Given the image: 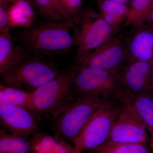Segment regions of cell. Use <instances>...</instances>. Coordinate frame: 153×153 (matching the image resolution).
<instances>
[{"label": "cell", "mask_w": 153, "mask_h": 153, "mask_svg": "<svg viewBox=\"0 0 153 153\" xmlns=\"http://www.w3.org/2000/svg\"><path fill=\"white\" fill-rule=\"evenodd\" d=\"M147 131L131 110L123 105L115 121L108 141L146 144L149 140Z\"/></svg>", "instance_id": "9c48e42d"}, {"label": "cell", "mask_w": 153, "mask_h": 153, "mask_svg": "<svg viewBox=\"0 0 153 153\" xmlns=\"http://www.w3.org/2000/svg\"><path fill=\"white\" fill-rule=\"evenodd\" d=\"M106 102L97 96L83 95L67 105L55 121L56 136L73 142L91 118Z\"/></svg>", "instance_id": "277c9868"}, {"label": "cell", "mask_w": 153, "mask_h": 153, "mask_svg": "<svg viewBox=\"0 0 153 153\" xmlns=\"http://www.w3.org/2000/svg\"><path fill=\"white\" fill-rule=\"evenodd\" d=\"M101 14L115 36L121 30L128 15V8L125 4L114 0H96Z\"/></svg>", "instance_id": "9a60e30c"}, {"label": "cell", "mask_w": 153, "mask_h": 153, "mask_svg": "<svg viewBox=\"0 0 153 153\" xmlns=\"http://www.w3.org/2000/svg\"><path fill=\"white\" fill-rule=\"evenodd\" d=\"M60 73L54 63L28 53L22 61L1 76L7 86L33 92Z\"/></svg>", "instance_id": "7a4b0ae2"}, {"label": "cell", "mask_w": 153, "mask_h": 153, "mask_svg": "<svg viewBox=\"0 0 153 153\" xmlns=\"http://www.w3.org/2000/svg\"><path fill=\"white\" fill-rule=\"evenodd\" d=\"M126 63V57L123 42L120 35H116L100 47L75 61L74 65L119 72Z\"/></svg>", "instance_id": "ba28073f"}, {"label": "cell", "mask_w": 153, "mask_h": 153, "mask_svg": "<svg viewBox=\"0 0 153 153\" xmlns=\"http://www.w3.org/2000/svg\"><path fill=\"white\" fill-rule=\"evenodd\" d=\"M72 30L75 46L77 47L75 61L114 36L101 14L92 8L82 10L74 20Z\"/></svg>", "instance_id": "3957f363"}, {"label": "cell", "mask_w": 153, "mask_h": 153, "mask_svg": "<svg viewBox=\"0 0 153 153\" xmlns=\"http://www.w3.org/2000/svg\"><path fill=\"white\" fill-rule=\"evenodd\" d=\"M75 70L74 65L68 72H60L54 79L33 91L34 111L44 114L59 111L72 92Z\"/></svg>", "instance_id": "52a82bcc"}, {"label": "cell", "mask_w": 153, "mask_h": 153, "mask_svg": "<svg viewBox=\"0 0 153 153\" xmlns=\"http://www.w3.org/2000/svg\"><path fill=\"white\" fill-rule=\"evenodd\" d=\"M0 153H33L30 140L24 137L0 131Z\"/></svg>", "instance_id": "44dd1931"}, {"label": "cell", "mask_w": 153, "mask_h": 153, "mask_svg": "<svg viewBox=\"0 0 153 153\" xmlns=\"http://www.w3.org/2000/svg\"><path fill=\"white\" fill-rule=\"evenodd\" d=\"M147 24L149 26L153 27V7L152 11H151V13L150 14L149 19H148Z\"/></svg>", "instance_id": "d4e9b609"}, {"label": "cell", "mask_w": 153, "mask_h": 153, "mask_svg": "<svg viewBox=\"0 0 153 153\" xmlns=\"http://www.w3.org/2000/svg\"><path fill=\"white\" fill-rule=\"evenodd\" d=\"M31 1L44 21L74 24V20L65 10L60 0Z\"/></svg>", "instance_id": "e0dca14e"}, {"label": "cell", "mask_w": 153, "mask_h": 153, "mask_svg": "<svg viewBox=\"0 0 153 153\" xmlns=\"http://www.w3.org/2000/svg\"><path fill=\"white\" fill-rule=\"evenodd\" d=\"M123 90L132 94L153 93V62L127 63L119 71Z\"/></svg>", "instance_id": "30bf717a"}, {"label": "cell", "mask_w": 153, "mask_h": 153, "mask_svg": "<svg viewBox=\"0 0 153 153\" xmlns=\"http://www.w3.org/2000/svg\"><path fill=\"white\" fill-rule=\"evenodd\" d=\"M120 110L107 102L102 105L73 142L76 150H94L107 141Z\"/></svg>", "instance_id": "8992f818"}, {"label": "cell", "mask_w": 153, "mask_h": 153, "mask_svg": "<svg viewBox=\"0 0 153 153\" xmlns=\"http://www.w3.org/2000/svg\"><path fill=\"white\" fill-rule=\"evenodd\" d=\"M131 110L150 132L153 128V93L132 94L123 89L115 96Z\"/></svg>", "instance_id": "4fadbf2b"}, {"label": "cell", "mask_w": 153, "mask_h": 153, "mask_svg": "<svg viewBox=\"0 0 153 153\" xmlns=\"http://www.w3.org/2000/svg\"><path fill=\"white\" fill-rule=\"evenodd\" d=\"M31 111L10 105H0V120L10 133L27 138L36 133L38 124Z\"/></svg>", "instance_id": "7c38bea8"}, {"label": "cell", "mask_w": 153, "mask_h": 153, "mask_svg": "<svg viewBox=\"0 0 153 153\" xmlns=\"http://www.w3.org/2000/svg\"><path fill=\"white\" fill-rule=\"evenodd\" d=\"M114 1H116L118 2L122 3V4H126L130 0H114Z\"/></svg>", "instance_id": "83f0119b"}, {"label": "cell", "mask_w": 153, "mask_h": 153, "mask_svg": "<svg viewBox=\"0 0 153 153\" xmlns=\"http://www.w3.org/2000/svg\"><path fill=\"white\" fill-rule=\"evenodd\" d=\"M74 66L73 88L83 95L116 96L123 89L119 72Z\"/></svg>", "instance_id": "5b68a950"}, {"label": "cell", "mask_w": 153, "mask_h": 153, "mask_svg": "<svg viewBox=\"0 0 153 153\" xmlns=\"http://www.w3.org/2000/svg\"><path fill=\"white\" fill-rule=\"evenodd\" d=\"M16 41L10 33L0 35V74L20 63L28 53Z\"/></svg>", "instance_id": "5bb4252c"}, {"label": "cell", "mask_w": 153, "mask_h": 153, "mask_svg": "<svg viewBox=\"0 0 153 153\" xmlns=\"http://www.w3.org/2000/svg\"><path fill=\"white\" fill-rule=\"evenodd\" d=\"M34 6L31 0H16L9 6L8 11L12 27H28L35 19Z\"/></svg>", "instance_id": "ac0fdd59"}, {"label": "cell", "mask_w": 153, "mask_h": 153, "mask_svg": "<svg viewBox=\"0 0 153 153\" xmlns=\"http://www.w3.org/2000/svg\"><path fill=\"white\" fill-rule=\"evenodd\" d=\"M16 1V0H0V4L10 5V4H12Z\"/></svg>", "instance_id": "484cf974"}, {"label": "cell", "mask_w": 153, "mask_h": 153, "mask_svg": "<svg viewBox=\"0 0 153 153\" xmlns=\"http://www.w3.org/2000/svg\"><path fill=\"white\" fill-rule=\"evenodd\" d=\"M30 141L33 153H82L57 136L36 133Z\"/></svg>", "instance_id": "2e32d148"}, {"label": "cell", "mask_w": 153, "mask_h": 153, "mask_svg": "<svg viewBox=\"0 0 153 153\" xmlns=\"http://www.w3.org/2000/svg\"><path fill=\"white\" fill-rule=\"evenodd\" d=\"M125 49L126 63L153 62V27L148 24L132 27L125 37L120 36Z\"/></svg>", "instance_id": "8fae6325"}, {"label": "cell", "mask_w": 153, "mask_h": 153, "mask_svg": "<svg viewBox=\"0 0 153 153\" xmlns=\"http://www.w3.org/2000/svg\"><path fill=\"white\" fill-rule=\"evenodd\" d=\"M73 24L47 22L33 23L15 35V41L28 54L46 57L63 54L75 47Z\"/></svg>", "instance_id": "6da1fadb"}, {"label": "cell", "mask_w": 153, "mask_h": 153, "mask_svg": "<svg viewBox=\"0 0 153 153\" xmlns=\"http://www.w3.org/2000/svg\"><path fill=\"white\" fill-rule=\"evenodd\" d=\"M153 7V0H131L127 18L122 28L146 24Z\"/></svg>", "instance_id": "ffe728a7"}, {"label": "cell", "mask_w": 153, "mask_h": 153, "mask_svg": "<svg viewBox=\"0 0 153 153\" xmlns=\"http://www.w3.org/2000/svg\"><path fill=\"white\" fill-rule=\"evenodd\" d=\"M60 2L68 15L74 20L79 16L82 10V0H60Z\"/></svg>", "instance_id": "603a6c76"}, {"label": "cell", "mask_w": 153, "mask_h": 153, "mask_svg": "<svg viewBox=\"0 0 153 153\" xmlns=\"http://www.w3.org/2000/svg\"><path fill=\"white\" fill-rule=\"evenodd\" d=\"M10 105L34 111L33 92L1 84L0 105Z\"/></svg>", "instance_id": "d6986e66"}, {"label": "cell", "mask_w": 153, "mask_h": 153, "mask_svg": "<svg viewBox=\"0 0 153 153\" xmlns=\"http://www.w3.org/2000/svg\"><path fill=\"white\" fill-rule=\"evenodd\" d=\"M94 150L96 153H152L146 144L114 143L109 141Z\"/></svg>", "instance_id": "7402d4cb"}, {"label": "cell", "mask_w": 153, "mask_h": 153, "mask_svg": "<svg viewBox=\"0 0 153 153\" xmlns=\"http://www.w3.org/2000/svg\"><path fill=\"white\" fill-rule=\"evenodd\" d=\"M149 133L151 135L150 141V146L151 149L153 152V128L150 132Z\"/></svg>", "instance_id": "4316f807"}, {"label": "cell", "mask_w": 153, "mask_h": 153, "mask_svg": "<svg viewBox=\"0 0 153 153\" xmlns=\"http://www.w3.org/2000/svg\"><path fill=\"white\" fill-rule=\"evenodd\" d=\"M7 5L0 4V32L9 33L12 29Z\"/></svg>", "instance_id": "cb8c5ba5"}]
</instances>
